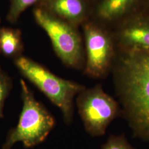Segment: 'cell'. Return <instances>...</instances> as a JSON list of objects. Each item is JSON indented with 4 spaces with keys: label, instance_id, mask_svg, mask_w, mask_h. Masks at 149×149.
Masks as SVG:
<instances>
[{
    "label": "cell",
    "instance_id": "6da1fadb",
    "mask_svg": "<svg viewBox=\"0 0 149 149\" xmlns=\"http://www.w3.org/2000/svg\"><path fill=\"white\" fill-rule=\"evenodd\" d=\"M112 69L125 117L134 135L149 141V50L119 49Z\"/></svg>",
    "mask_w": 149,
    "mask_h": 149
},
{
    "label": "cell",
    "instance_id": "7a4b0ae2",
    "mask_svg": "<svg viewBox=\"0 0 149 149\" xmlns=\"http://www.w3.org/2000/svg\"><path fill=\"white\" fill-rule=\"evenodd\" d=\"M14 63L21 74L59 108L65 122L70 124L74 117V99L85 87L59 77L43 65L26 56L16 58Z\"/></svg>",
    "mask_w": 149,
    "mask_h": 149
},
{
    "label": "cell",
    "instance_id": "3957f363",
    "mask_svg": "<svg viewBox=\"0 0 149 149\" xmlns=\"http://www.w3.org/2000/svg\"><path fill=\"white\" fill-rule=\"evenodd\" d=\"M20 84L23 108L17 125L9 131L2 149H10L18 142L26 148H33L44 141L55 125L53 116L36 100L26 82L21 79Z\"/></svg>",
    "mask_w": 149,
    "mask_h": 149
},
{
    "label": "cell",
    "instance_id": "277c9868",
    "mask_svg": "<svg viewBox=\"0 0 149 149\" xmlns=\"http://www.w3.org/2000/svg\"><path fill=\"white\" fill-rule=\"evenodd\" d=\"M33 13L36 21L47 33L55 53L62 62L76 69L85 67L82 42L75 26L44 8H36Z\"/></svg>",
    "mask_w": 149,
    "mask_h": 149
},
{
    "label": "cell",
    "instance_id": "5b68a950",
    "mask_svg": "<svg viewBox=\"0 0 149 149\" xmlns=\"http://www.w3.org/2000/svg\"><path fill=\"white\" fill-rule=\"evenodd\" d=\"M76 104L86 130L92 136L104 135L122 112L118 103L103 91L101 84L82 91L77 95Z\"/></svg>",
    "mask_w": 149,
    "mask_h": 149
},
{
    "label": "cell",
    "instance_id": "8992f818",
    "mask_svg": "<svg viewBox=\"0 0 149 149\" xmlns=\"http://www.w3.org/2000/svg\"><path fill=\"white\" fill-rule=\"evenodd\" d=\"M86 59L84 74L94 79L104 78L112 69L116 52L114 38L95 23L84 27Z\"/></svg>",
    "mask_w": 149,
    "mask_h": 149
},
{
    "label": "cell",
    "instance_id": "52a82bcc",
    "mask_svg": "<svg viewBox=\"0 0 149 149\" xmlns=\"http://www.w3.org/2000/svg\"><path fill=\"white\" fill-rule=\"evenodd\" d=\"M121 21L113 37L119 49L149 50V16L132 14Z\"/></svg>",
    "mask_w": 149,
    "mask_h": 149
},
{
    "label": "cell",
    "instance_id": "ba28073f",
    "mask_svg": "<svg viewBox=\"0 0 149 149\" xmlns=\"http://www.w3.org/2000/svg\"><path fill=\"white\" fill-rule=\"evenodd\" d=\"M48 11L76 26L85 21L88 8L86 0H47Z\"/></svg>",
    "mask_w": 149,
    "mask_h": 149
},
{
    "label": "cell",
    "instance_id": "9c48e42d",
    "mask_svg": "<svg viewBox=\"0 0 149 149\" xmlns=\"http://www.w3.org/2000/svg\"><path fill=\"white\" fill-rule=\"evenodd\" d=\"M139 0H102L97 8V16L103 21H122L133 14Z\"/></svg>",
    "mask_w": 149,
    "mask_h": 149
},
{
    "label": "cell",
    "instance_id": "30bf717a",
    "mask_svg": "<svg viewBox=\"0 0 149 149\" xmlns=\"http://www.w3.org/2000/svg\"><path fill=\"white\" fill-rule=\"evenodd\" d=\"M0 49L6 57L14 58L15 59L22 56L23 45L20 31L11 28H1Z\"/></svg>",
    "mask_w": 149,
    "mask_h": 149
},
{
    "label": "cell",
    "instance_id": "8fae6325",
    "mask_svg": "<svg viewBox=\"0 0 149 149\" xmlns=\"http://www.w3.org/2000/svg\"><path fill=\"white\" fill-rule=\"evenodd\" d=\"M40 1L43 0H12L7 15L8 20L11 23L15 22L28 7Z\"/></svg>",
    "mask_w": 149,
    "mask_h": 149
},
{
    "label": "cell",
    "instance_id": "7c38bea8",
    "mask_svg": "<svg viewBox=\"0 0 149 149\" xmlns=\"http://www.w3.org/2000/svg\"><path fill=\"white\" fill-rule=\"evenodd\" d=\"M12 88V79L0 68V118L3 117V111L5 102Z\"/></svg>",
    "mask_w": 149,
    "mask_h": 149
},
{
    "label": "cell",
    "instance_id": "4fadbf2b",
    "mask_svg": "<svg viewBox=\"0 0 149 149\" xmlns=\"http://www.w3.org/2000/svg\"><path fill=\"white\" fill-rule=\"evenodd\" d=\"M101 149H136L129 143L124 134L111 135Z\"/></svg>",
    "mask_w": 149,
    "mask_h": 149
},
{
    "label": "cell",
    "instance_id": "5bb4252c",
    "mask_svg": "<svg viewBox=\"0 0 149 149\" xmlns=\"http://www.w3.org/2000/svg\"><path fill=\"white\" fill-rule=\"evenodd\" d=\"M148 9H147V12H146V13H144V14H145V15H148V16H149V4H148Z\"/></svg>",
    "mask_w": 149,
    "mask_h": 149
},
{
    "label": "cell",
    "instance_id": "9a60e30c",
    "mask_svg": "<svg viewBox=\"0 0 149 149\" xmlns=\"http://www.w3.org/2000/svg\"><path fill=\"white\" fill-rule=\"evenodd\" d=\"M0 22H1V19H0ZM0 52H1V49H0Z\"/></svg>",
    "mask_w": 149,
    "mask_h": 149
}]
</instances>
